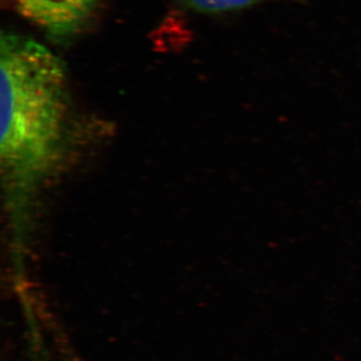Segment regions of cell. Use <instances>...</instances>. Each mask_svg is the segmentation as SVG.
I'll use <instances>...</instances> for the list:
<instances>
[{"mask_svg": "<svg viewBox=\"0 0 361 361\" xmlns=\"http://www.w3.org/2000/svg\"><path fill=\"white\" fill-rule=\"evenodd\" d=\"M14 7L51 37H71L89 23L99 0H13Z\"/></svg>", "mask_w": 361, "mask_h": 361, "instance_id": "2", "label": "cell"}, {"mask_svg": "<svg viewBox=\"0 0 361 361\" xmlns=\"http://www.w3.org/2000/svg\"><path fill=\"white\" fill-rule=\"evenodd\" d=\"M1 161L8 183L25 188L58 161L68 116L65 63L44 45L13 33L0 39Z\"/></svg>", "mask_w": 361, "mask_h": 361, "instance_id": "1", "label": "cell"}, {"mask_svg": "<svg viewBox=\"0 0 361 361\" xmlns=\"http://www.w3.org/2000/svg\"><path fill=\"white\" fill-rule=\"evenodd\" d=\"M185 4L202 13H220L255 4L257 0H184Z\"/></svg>", "mask_w": 361, "mask_h": 361, "instance_id": "3", "label": "cell"}]
</instances>
